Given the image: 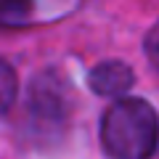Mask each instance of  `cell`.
Returning a JSON list of instances; mask_svg holds the SVG:
<instances>
[{
    "instance_id": "1",
    "label": "cell",
    "mask_w": 159,
    "mask_h": 159,
    "mask_svg": "<svg viewBox=\"0 0 159 159\" xmlns=\"http://www.w3.org/2000/svg\"><path fill=\"white\" fill-rule=\"evenodd\" d=\"M101 143L111 159H148L159 143V119L151 103L119 98L101 119Z\"/></svg>"
},
{
    "instance_id": "3",
    "label": "cell",
    "mask_w": 159,
    "mask_h": 159,
    "mask_svg": "<svg viewBox=\"0 0 159 159\" xmlns=\"http://www.w3.org/2000/svg\"><path fill=\"white\" fill-rule=\"evenodd\" d=\"M133 80L135 74L125 61H101L98 66L90 69L88 85L98 96H119L133 85Z\"/></svg>"
},
{
    "instance_id": "6",
    "label": "cell",
    "mask_w": 159,
    "mask_h": 159,
    "mask_svg": "<svg viewBox=\"0 0 159 159\" xmlns=\"http://www.w3.org/2000/svg\"><path fill=\"white\" fill-rule=\"evenodd\" d=\"M146 56H148V61L159 69V21L154 24V27L148 29V34H146Z\"/></svg>"
},
{
    "instance_id": "2",
    "label": "cell",
    "mask_w": 159,
    "mask_h": 159,
    "mask_svg": "<svg viewBox=\"0 0 159 159\" xmlns=\"http://www.w3.org/2000/svg\"><path fill=\"white\" fill-rule=\"evenodd\" d=\"M27 111L40 133L61 130L69 117V93L56 72H43L34 77L27 96Z\"/></svg>"
},
{
    "instance_id": "5",
    "label": "cell",
    "mask_w": 159,
    "mask_h": 159,
    "mask_svg": "<svg viewBox=\"0 0 159 159\" xmlns=\"http://www.w3.org/2000/svg\"><path fill=\"white\" fill-rule=\"evenodd\" d=\"M16 72L8 61L0 58V114H6L11 109L13 98H16Z\"/></svg>"
},
{
    "instance_id": "4",
    "label": "cell",
    "mask_w": 159,
    "mask_h": 159,
    "mask_svg": "<svg viewBox=\"0 0 159 159\" xmlns=\"http://www.w3.org/2000/svg\"><path fill=\"white\" fill-rule=\"evenodd\" d=\"M34 13V0H0V27H24Z\"/></svg>"
}]
</instances>
